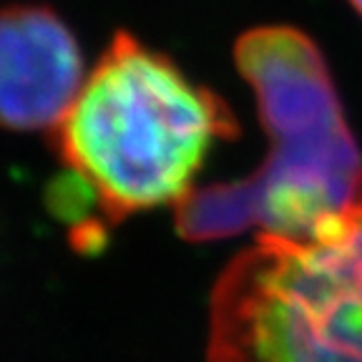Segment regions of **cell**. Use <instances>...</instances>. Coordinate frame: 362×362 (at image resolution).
I'll list each match as a JSON object with an SVG mask.
<instances>
[{
	"label": "cell",
	"mask_w": 362,
	"mask_h": 362,
	"mask_svg": "<svg viewBox=\"0 0 362 362\" xmlns=\"http://www.w3.org/2000/svg\"><path fill=\"white\" fill-rule=\"evenodd\" d=\"M347 3H350V6H352V11H355L357 16L362 18V0H347Z\"/></svg>",
	"instance_id": "obj_6"
},
{
	"label": "cell",
	"mask_w": 362,
	"mask_h": 362,
	"mask_svg": "<svg viewBox=\"0 0 362 362\" xmlns=\"http://www.w3.org/2000/svg\"><path fill=\"white\" fill-rule=\"evenodd\" d=\"M209 362H362V192L312 237L262 234L226 267Z\"/></svg>",
	"instance_id": "obj_2"
},
{
	"label": "cell",
	"mask_w": 362,
	"mask_h": 362,
	"mask_svg": "<svg viewBox=\"0 0 362 362\" xmlns=\"http://www.w3.org/2000/svg\"><path fill=\"white\" fill-rule=\"evenodd\" d=\"M234 61L272 139L255 174L264 234L307 239L362 192V156L320 45L294 25L239 35Z\"/></svg>",
	"instance_id": "obj_3"
},
{
	"label": "cell",
	"mask_w": 362,
	"mask_h": 362,
	"mask_svg": "<svg viewBox=\"0 0 362 362\" xmlns=\"http://www.w3.org/2000/svg\"><path fill=\"white\" fill-rule=\"evenodd\" d=\"M262 226V197L257 179L224 181L189 192L176 204V232L187 242H216Z\"/></svg>",
	"instance_id": "obj_5"
},
{
	"label": "cell",
	"mask_w": 362,
	"mask_h": 362,
	"mask_svg": "<svg viewBox=\"0 0 362 362\" xmlns=\"http://www.w3.org/2000/svg\"><path fill=\"white\" fill-rule=\"evenodd\" d=\"M78 40L45 6L0 8V126L58 129L83 88Z\"/></svg>",
	"instance_id": "obj_4"
},
{
	"label": "cell",
	"mask_w": 362,
	"mask_h": 362,
	"mask_svg": "<svg viewBox=\"0 0 362 362\" xmlns=\"http://www.w3.org/2000/svg\"><path fill=\"white\" fill-rule=\"evenodd\" d=\"M237 134L224 98L119 30L56 129V141L106 219L121 221L179 204L211 144Z\"/></svg>",
	"instance_id": "obj_1"
}]
</instances>
